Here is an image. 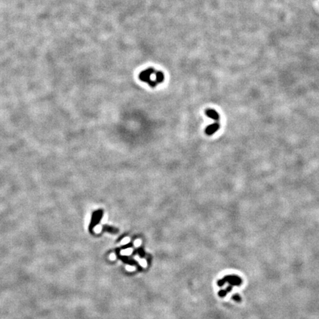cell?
<instances>
[{
	"instance_id": "9",
	"label": "cell",
	"mask_w": 319,
	"mask_h": 319,
	"mask_svg": "<svg viewBox=\"0 0 319 319\" xmlns=\"http://www.w3.org/2000/svg\"><path fill=\"white\" fill-rule=\"evenodd\" d=\"M232 287H233V286L230 285V286H228V288H226V289H225V290H226V292H227V293H229V292H231V290H232Z\"/></svg>"
},
{
	"instance_id": "2",
	"label": "cell",
	"mask_w": 319,
	"mask_h": 319,
	"mask_svg": "<svg viewBox=\"0 0 319 319\" xmlns=\"http://www.w3.org/2000/svg\"><path fill=\"white\" fill-rule=\"evenodd\" d=\"M104 216V210L102 209H98V210L93 211L92 214L91 221H90V225H89V231L91 233L93 234V230L96 227L101 221L102 218Z\"/></svg>"
},
{
	"instance_id": "4",
	"label": "cell",
	"mask_w": 319,
	"mask_h": 319,
	"mask_svg": "<svg viewBox=\"0 0 319 319\" xmlns=\"http://www.w3.org/2000/svg\"><path fill=\"white\" fill-rule=\"evenodd\" d=\"M220 128V125L218 123H214L213 124L209 125L208 126H207L205 128V132L207 135H214L215 132H216L219 130V129Z\"/></svg>"
},
{
	"instance_id": "3",
	"label": "cell",
	"mask_w": 319,
	"mask_h": 319,
	"mask_svg": "<svg viewBox=\"0 0 319 319\" xmlns=\"http://www.w3.org/2000/svg\"><path fill=\"white\" fill-rule=\"evenodd\" d=\"M225 282H228L230 285L231 286H239L242 284V279L238 275H226L223 279H220L217 281V284L219 287H222Z\"/></svg>"
},
{
	"instance_id": "6",
	"label": "cell",
	"mask_w": 319,
	"mask_h": 319,
	"mask_svg": "<svg viewBox=\"0 0 319 319\" xmlns=\"http://www.w3.org/2000/svg\"><path fill=\"white\" fill-rule=\"evenodd\" d=\"M102 231H103V232L107 231L110 233H117L118 232V230L117 228H114V227L112 226H109V225H107L103 226Z\"/></svg>"
},
{
	"instance_id": "8",
	"label": "cell",
	"mask_w": 319,
	"mask_h": 319,
	"mask_svg": "<svg viewBox=\"0 0 319 319\" xmlns=\"http://www.w3.org/2000/svg\"><path fill=\"white\" fill-rule=\"evenodd\" d=\"M227 293H227L225 290H220V291L219 292V293H218V294H219V296L220 297H225V296H226Z\"/></svg>"
},
{
	"instance_id": "1",
	"label": "cell",
	"mask_w": 319,
	"mask_h": 319,
	"mask_svg": "<svg viewBox=\"0 0 319 319\" xmlns=\"http://www.w3.org/2000/svg\"><path fill=\"white\" fill-rule=\"evenodd\" d=\"M139 79L141 81L146 83L151 86L154 88L157 84H162L165 79V76L163 72L161 71L157 70L154 68H147L143 70L139 74Z\"/></svg>"
},
{
	"instance_id": "5",
	"label": "cell",
	"mask_w": 319,
	"mask_h": 319,
	"mask_svg": "<svg viewBox=\"0 0 319 319\" xmlns=\"http://www.w3.org/2000/svg\"><path fill=\"white\" fill-rule=\"evenodd\" d=\"M205 115L209 117L211 119L214 120V121H219V115L218 114V112L216 110L212 109H208L205 111Z\"/></svg>"
},
{
	"instance_id": "7",
	"label": "cell",
	"mask_w": 319,
	"mask_h": 319,
	"mask_svg": "<svg viewBox=\"0 0 319 319\" xmlns=\"http://www.w3.org/2000/svg\"><path fill=\"white\" fill-rule=\"evenodd\" d=\"M232 299L234 300L235 302H240L241 301H242V298L240 297V296L239 294H234L232 296Z\"/></svg>"
}]
</instances>
